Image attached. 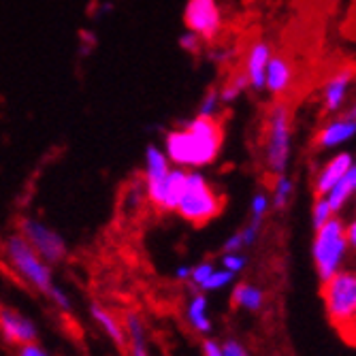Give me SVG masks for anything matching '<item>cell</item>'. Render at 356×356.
Returning <instances> with one entry per match:
<instances>
[{"mask_svg":"<svg viewBox=\"0 0 356 356\" xmlns=\"http://www.w3.org/2000/svg\"><path fill=\"white\" fill-rule=\"evenodd\" d=\"M224 143V128L213 118H192L181 128H173L165 137L163 152L169 163L181 169H201L220 156Z\"/></svg>","mask_w":356,"mask_h":356,"instance_id":"1","label":"cell"},{"mask_svg":"<svg viewBox=\"0 0 356 356\" xmlns=\"http://www.w3.org/2000/svg\"><path fill=\"white\" fill-rule=\"evenodd\" d=\"M3 261L7 269L30 290L45 297L58 312L71 314L73 303L71 297L54 282V267H49L43 258L32 250V245L24 239L22 233H11L3 239Z\"/></svg>","mask_w":356,"mask_h":356,"instance_id":"2","label":"cell"},{"mask_svg":"<svg viewBox=\"0 0 356 356\" xmlns=\"http://www.w3.org/2000/svg\"><path fill=\"white\" fill-rule=\"evenodd\" d=\"M293 152V107L286 99H280L271 105L265 124V165L267 171L286 175Z\"/></svg>","mask_w":356,"mask_h":356,"instance_id":"3","label":"cell"},{"mask_svg":"<svg viewBox=\"0 0 356 356\" xmlns=\"http://www.w3.org/2000/svg\"><path fill=\"white\" fill-rule=\"evenodd\" d=\"M222 209H224V199L213 188V184L201 171H188L186 186L175 213H179L192 226H203L213 218H218Z\"/></svg>","mask_w":356,"mask_h":356,"instance_id":"4","label":"cell"},{"mask_svg":"<svg viewBox=\"0 0 356 356\" xmlns=\"http://www.w3.org/2000/svg\"><path fill=\"white\" fill-rule=\"evenodd\" d=\"M348 252V241H346V229L337 218H331L325 226L316 229V239H314V263L318 269V275L325 284L331 280Z\"/></svg>","mask_w":356,"mask_h":356,"instance_id":"5","label":"cell"},{"mask_svg":"<svg viewBox=\"0 0 356 356\" xmlns=\"http://www.w3.org/2000/svg\"><path fill=\"white\" fill-rule=\"evenodd\" d=\"M322 297H325L327 314L333 325L337 329L348 325L356 309V273L337 271L322 286Z\"/></svg>","mask_w":356,"mask_h":356,"instance_id":"6","label":"cell"},{"mask_svg":"<svg viewBox=\"0 0 356 356\" xmlns=\"http://www.w3.org/2000/svg\"><path fill=\"white\" fill-rule=\"evenodd\" d=\"M24 235V239L32 245L43 261L49 267H56L60 263H64L69 258V245L67 239H64L56 229H51L49 224L35 220V218H24L19 222V231Z\"/></svg>","mask_w":356,"mask_h":356,"instance_id":"7","label":"cell"},{"mask_svg":"<svg viewBox=\"0 0 356 356\" xmlns=\"http://www.w3.org/2000/svg\"><path fill=\"white\" fill-rule=\"evenodd\" d=\"M171 163L163 147L149 143L145 147V173H143V188L149 203L163 211L165 209V197H167V184H169Z\"/></svg>","mask_w":356,"mask_h":356,"instance_id":"8","label":"cell"},{"mask_svg":"<svg viewBox=\"0 0 356 356\" xmlns=\"http://www.w3.org/2000/svg\"><path fill=\"white\" fill-rule=\"evenodd\" d=\"M186 30L194 32L203 43H211L222 32V11L218 0H188L184 7Z\"/></svg>","mask_w":356,"mask_h":356,"instance_id":"9","label":"cell"},{"mask_svg":"<svg viewBox=\"0 0 356 356\" xmlns=\"http://www.w3.org/2000/svg\"><path fill=\"white\" fill-rule=\"evenodd\" d=\"M39 339V329L35 320L13 307H0V341L9 348H19L35 343Z\"/></svg>","mask_w":356,"mask_h":356,"instance_id":"10","label":"cell"},{"mask_svg":"<svg viewBox=\"0 0 356 356\" xmlns=\"http://www.w3.org/2000/svg\"><path fill=\"white\" fill-rule=\"evenodd\" d=\"M273 56V47L265 39H256L243 58V75L248 79V88L252 92H265V73H267V64Z\"/></svg>","mask_w":356,"mask_h":356,"instance_id":"11","label":"cell"},{"mask_svg":"<svg viewBox=\"0 0 356 356\" xmlns=\"http://www.w3.org/2000/svg\"><path fill=\"white\" fill-rule=\"evenodd\" d=\"M354 79H356V69L343 67L325 81V88H322V107H325L327 113H339L346 107Z\"/></svg>","mask_w":356,"mask_h":356,"instance_id":"12","label":"cell"},{"mask_svg":"<svg viewBox=\"0 0 356 356\" xmlns=\"http://www.w3.org/2000/svg\"><path fill=\"white\" fill-rule=\"evenodd\" d=\"M293 81H295L293 62L282 54H273L265 73V92L273 96H284L290 90V86H293Z\"/></svg>","mask_w":356,"mask_h":356,"instance_id":"13","label":"cell"},{"mask_svg":"<svg viewBox=\"0 0 356 356\" xmlns=\"http://www.w3.org/2000/svg\"><path fill=\"white\" fill-rule=\"evenodd\" d=\"M356 135V120H350L346 115H339L331 122H327L325 126L316 133L314 143L322 149H333L339 147L343 143H348L352 137Z\"/></svg>","mask_w":356,"mask_h":356,"instance_id":"14","label":"cell"},{"mask_svg":"<svg viewBox=\"0 0 356 356\" xmlns=\"http://www.w3.org/2000/svg\"><path fill=\"white\" fill-rule=\"evenodd\" d=\"M354 165V158L352 154L348 152H341L337 156H333L329 163L320 169L318 177H316V186H314V192L316 197H327L329 190L346 175V171Z\"/></svg>","mask_w":356,"mask_h":356,"instance_id":"15","label":"cell"},{"mask_svg":"<svg viewBox=\"0 0 356 356\" xmlns=\"http://www.w3.org/2000/svg\"><path fill=\"white\" fill-rule=\"evenodd\" d=\"M122 325H124V333H126L128 354L131 356H149L147 331L143 325V318L137 312H126Z\"/></svg>","mask_w":356,"mask_h":356,"instance_id":"16","label":"cell"},{"mask_svg":"<svg viewBox=\"0 0 356 356\" xmlns=\"http://www.w3.org/2000/svg\"><path fill=\"white\" fill-rule=\"evenodd\" d=\"M90 316H92V320L99 325V329L107 335V339L115 346V348H120V350H124L126 348V333H124V325L120 322V318L118 316H113L105 305H101V303H94L92 307H90Z\"/></svg>","mask_w":356,"mask_h":356,"instance_id":"17","label":"cell"},{"mask_svg":"<svg viewBox=\"0 0 356 356\" xmlns=\"http://www.w3.org/2000/svg\"><path fill=\"white\" fill-rule=\"evenodd\" d=\"M186 320L188 325L201 333V335H209L211 331V320H209V303H207V297L203 293H197L192 295V299L188 301V307H186Z\"/></svg>","mask_w":356,"mask_h":356,"instance_id":"18","label":"cell"},{"mask_svg":"<svg viewBox=\"0 0 356 356\" xmlns=\"http://www.w3.org/2000/svg\"><path fill=\"white\" fill-rule=\"evenodd\" d=\"M356 194V163L346 171V175L329 190V194H327V201H329V205H331V209H333V213L335 211H339L352 197Z\"/></svg>","mask_w":356,"mask_h":356,"instance_id":"19","label":"cell"},{"mask_svg":"<svg viewBox=\"0 0 356 356\" xmlns=\"http://www.w3.org/2000/svg\"><path fill=\"white\" fill-rule=\"evenodd\" d=\"M265 303V295L263 290L258 286H252V284H237L235 290H233V305L235 307H241V309H248V312H258Z\"/></svg>","mask_w":356,"mask_h":356,"instance_id":"20","label":"cell"},{"mask_svg":"<svg viewBox=\"0 0 356 356\" xmlns=\"http://www.w3.org/2000/svg\"><path fill=\"white\" fill-rule=\"evenodd\" d=\"M186 175H188V169L171 167L169 184H167V197H165V209L163 211H175L177 209V203L181 199V192H184V186H186Z\"/></svg>","mask_w":356,"mask_h":356,"instance_id":"21","label":"cell"},{"mask_svg":"<svg viewBox=\"0 0 356 356\" xmlns=\"http://www.w3.org/2000/svg\"><path fill=\"white\" fill-rule=\"evenodd\" d=\"M245 90H250V88H248V79H245V75L239 71V73H235L231 79H226L222 88H218V94H220L222 105H231V103H235Z\"/></svg>","mask_w":356,"mask_h":356,"instance_id":"22","label":"cell"},{"mask_svg":"<svg viewBox=\"0 0 356 356\" xmlns=\"http://www.w3.org/2000/svg\"><path fill=\"white\" fill-rule=\"evenodd\" d=\"M293 181H290L286 175H277L275 177V184H273V199H271V205L275 209H284L286 203L290 201V197H293Z\"/></svg>","mask_w":356,"mask_h":356,"instance_id":"23","label":"cell"},{"mask_svg":"<svg viewBox=\"0 0 356 356\" xmlns=\"http://www.w3.org/2000/svg\"><path fill=\"white\" fill-rule=\"evenodd\" d=\"M222 107H224V105H222V101H220L218 88H211V90L203 96V101H201V105H199L197 115L218 120V118H220V113H222Z\"/></svg>","mask_w":356,"mask_h":356,"instance_id":"24","label":"cell"},{"mask_svg":"<svg viewBox=\"0 0 356 356\" xmlns=\"http://www.w3.org/2000/svg\"><path fill=\"white\" fill-rule=\"evenodd\" d=\"M235 280V273L231 271H226V269H216L209 280L201 286V293H211V290H220L224 286H229L231 282Z\"/></svg>","mask_w":356,"mask_h":356,"instance_id":"25","label":"cell"},{"mask_svg":"<svg viewBox=\"0 0 356 356\" xmlns=\"http://www.w3.org/2000/svg\"><path fill=\"white\" fill-rule=\"evenodd\" d=\"M331 218H333V209H331L329 201L325 197H316V203H314V209H312L314 226H316V229H320V226H325Z\"/></svg>","mask_w":356,"mask_h":356,"instance_id":"26","label":"cell"},{"mask_svg":"<svg viewBox=\"0 0 356 356\" xmlns=\"http://www.w3.org/2000/svg\"><path fill=\"white\" fill-rule=\"evenodd\" d=\"M269 207H271V201H269V197L265 192H256L254 197H252V205H250V213H252V218L250 220H265V216H267V211H269Z\"/></svg>","mask_w":356,"mask_h":356,"instance_id":"27","label":"cell"},{"mask_svg":"<svg viewBox=\"0 0 356 356\" xmlns=\"http://www.w3.org/2000/svg\"><path fill=\"white\" fill-rule=\"evenodd\" d=\"M216 271V267L211 265V263H199V265H194L192 267V273H190V280L188 282H192L194 286H197L199 290H201V286L209 280V275Z\"/></svg>","mask_w":356,"mask_h":356,"instance_id":"28","label":"cell"},{"mask_svg":"<svg viewBox=\"0 0 356 356\" xmlns=\"http://www.w3.org/2000/svg\"><path fill=\"white\" fill-rule=\"evenodd\" d=\"M177 45H179V49H184V51H188V54H199L201 47H203L205 43H203L197 35H194V32L186 30V32H181V35H179Z\"/></svg>","mask_w":356,"mask_h":356,"instance_id":"29","label":"cell"},{"mask_svg":"<svg viewBox=\"0 0 356 356\" xmlns=\"http://www.w3.org/2000/svg\"><path fill=\"white\" fill-rule=\"evenodd\" d=\"M261 220H250L243 229L239 231L241 233V239H243V248H250V245H254L256 243V239H258V233H261Z\"/></svg>","mask_w":356,"mask_h":356,"instance_id":"30","label":"cell"},{"mask_svg":"<svg viewBox=\"0 0 356 356\" xmlns=\"http://www.w3.org/2000/svg\"><path fill=\"white\" fill-rule=\"evenodd\" d=\"M245 256H241V252L239 254H226V256H222V267L226 269V271H231V273H239V271H243L245 269Z\"/></svg>","mask_w":356,"mask_h":356,"instance_id":"31","label":"cell"},{"mask_svg":"<svg viewBox=\"0 0 356 356\" xmlns=\"http://www.w3.org/2000/svg\"><path fill=\"white\" fill-rule=\"evenodd\" d=\"M220 350H222V356H250L245 346L239 343L237 339H226L224 343H220Z\"/></svg>","mask_w":356,"mask_h":356,"instance_id":"32","label":"cell"},{"mask_svg":"<svg viewBox=\"0 0 356 356\" xmlns=\"http://www.w3.org/2000/svg\"><path fill=\"white\" fill-rule=\"evenodd\" d=\"M15 356H51V354L35 341V343H26V346L15 348Z\"/></svg>","mask_w":356,"mask_h":356,"instance_id":"33","label":"cell"},{"mask_svg":"<svg viewBox=\"0 0 356 356\" xmlns=\"http://www.w3.org/2000/svg\"><path fill=\"white\" fill-rule=\"evenodd\" d=\"M241 250H245V248H243L241 233L237 231V233H233L229 239H226V243H224V252H226V254H239Z\"/></svg>","mask_w":356,"mask_h":356,"instance_id":"34","label":"cell"},{"mask_svg":"<svg viewBox=\"0 0 356 356\" xmlns=\"http://www.w3.org/2000/svg\"><path fill=\"white\" fill-rule=\"evenodd\" d=\"M339 331H341V337L348 343H354L356 346V322H348V325H343Z\"/></svg>","mask_w":356,"mask_h":356,"instance_id":"35","label":"cell"},{"mask_svg":"<svg viewBox=\"0 0 356 356\" xmlns=\"http://www.w3.org/2000/svg\"><path fill=\"white\" fill-rule=\"evenodd\" d=\"M203 356H222L220 343L216 339H205L203 341Z\"/></svg>","mask_w":356,"mask_h":356,"instance_id":"36","label":"cell"},{"mask_svg":"<svg viewBox=\"0 0 356 356\" xmlns=\"http://www.w3.org/2000/svg\"><path fill=\"white\" fill-rule=\"evenodd\" d=\"M233 54V49H224V47H216V49H211L209 51V58L213 60V62H218V64H222V62H226L229 60V56Z\"/></svg>","mask_w":356,"mask_h":356,"instance_id":"37","label":"cell"},{"mask_svg":"<svg viewBox=\"0 0 356 356\" xmlns=\"http://www.w3.org/2000/svg\"><path fill=\"white\" fill-rule=\"evenodd\" d=\"M346 241H348V245H352L356 250V220H352L348 224V229H346Z\"/></svg>","mask_w":356,"mask_h":356,"instance_id":"38","label":"cell"},{"mask_svg":"<svg viewBox=\"0 0 356 356\" xmlns=\"http://www.w3.org/2000/svg\"><path fill=\"white\" fill-rule=\"evenodd\" d=\"M190 273H192V267H190V265H181V267H177L175 277H177L179 282H188V280H190Z\"/></svg>","mask_w":356,"mask_h":356,"instance_id":"39","label":"cell"},{"mask_svg":"<svg viewBox=\"0 0 356 356\" xmlns=\"http://www.w3.org/2000/svg\"><path fill=\"white\" fill-rule=\"evenodd\" d=\"M346 118H350V120H356V103H352L348 109H346V113H343Z\"/></svg>","mask_w":356,"mask_h":356,"instance_id":"40","label":"cell"},{"mask_svg":"<svg viewBox=\"0 0 356 356\" xmlns=\"http://www.w3.org/2000/svg\"><path fill=\"white\" fill-rule=\"evenodd\" d=\"M350 322H356V309H354V316H352V320Z\"/></svg>","mask_w":356,"mask_h":356,"instance_id":"41","label":"cell"},{"mask_svg":"<svg viewBox=\"0 0 356 356\" xmlns=\"http://www.w3.org/2000/svg\"><path fill=\"white\" fill-rule=\"evenodd\" d=\"M0 307H3V305H0Z\"/></svg>","mask_w":356,"mask_h":356,"instance_id":"42","label":"cell"}]
</instances>
